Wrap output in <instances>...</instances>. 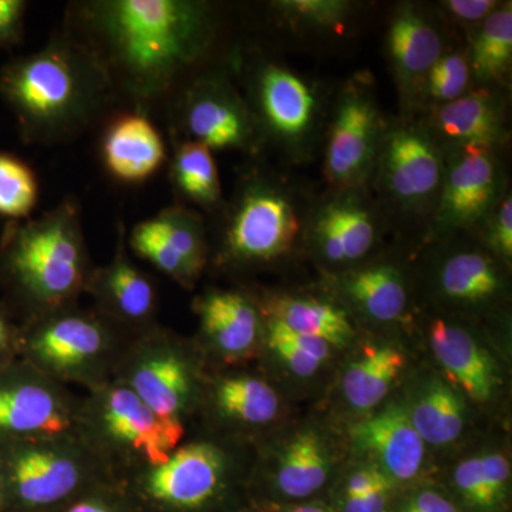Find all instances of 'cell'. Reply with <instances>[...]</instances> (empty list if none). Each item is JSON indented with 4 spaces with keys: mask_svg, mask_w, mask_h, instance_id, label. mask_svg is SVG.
I'll return each instance as SVG.
<instances>
[{
    "mask_svg": "<svg viewBox=\"0 0 512 512\" xmlns=\"http://www.w3.org/2000/svg\"><path fill=\"white\" fill-rule=\"evenodd\" d=\"M86 293L92 298L93 311L128 338L158 323L156 282L130 255L123 225L113 258L106 265L94 266Z\"/></svg>",
    "mask_w": 512,
    "mask_h": 512,
    "instance_id": "17",
    "label": "cell"
},
{
    "mask_svg": "<svg viewBox=\"0 0 512 512\" xmlns=\"http://www.w3.org/2000/svg\"><path fill=\"white\" fill-rule=\"evenodd\" d=\"M444 165L443 150L426 123L403 119L384 128L370 183L394 214L430 221L443 183Z\"/></svg>",
    "mask_w": 512,
    "mask_h": 512,
    "instance_id": "10",
    "label": "cell"
},
{
    "mask_svg": "<svg viewBox=\"0 0 512 512\" xmlns=\"http://www.w3.org/2000/svg\"><path fill=\"white\" fill-rule=\"evenodd\" d=\"M386 50L404 106L410 109L424 77L446 50L439 25L420 6L402 3L387 26Z\"/></svg>",
    "mask_w": 512,
    "mask_h": 512,
    "instance_id": "22",
    "label": "cell"
},
{
    "mask_svg": "<svg viewBox=\"0 0 512 512\" xmlns=\"http://www.w3.org/2000/svg\"><path fill=\"white\" fill-rule=\"evenodd\" d=\"M137 508L120 481H107L74 498L53 512H136Z\"/></svg>",
    "mask_w": 512,
    "mask_h": 512,
    "instance_id": "37",
    "label": "cell"
},
{
    "mask_svg": "<svg viewBox=\"0 0 512 512\" xmlns=\"http://www.w3.org/2000/svg\"><path fill=\"white\" fill-rule=\"evenodd\" d=\"M441 296L461 305H483L503 291V278L490 255L464 249L448 255L437 275Z\"/></svg>",
    "mask_w": 512,
    "mask_h": 512,
    "instance_id": "28",
    "label": "cell"
},
{
    "mask_svg": "<svg viewBox=\"0 0 512 512\" xmlns=\"http://www.w3.org/2000/svg\"><path fill=\"white\" fill-rule=\"evenodd\" d=\"M181 120L190 141L211 151H255L264 140L251 106L222 73L202 74L190 84Z\"/></svg>",
    "mask_w": 512,
    "mask_h": 512,
    "instance_id": "15",
    "label": "cell"
},
{
    "mask_svg": "<svg viewBox=\"0 0 512 512\" xmlns=\"http://www.w3.org/2000/svg\"><path fill=\"white\" fill-rule=\"evenodd\" d=\"M80 397L23 360L0 369V443L74 430Z\"/></svg>",
    "mask_w": 512,
    "mask_h": 512,
    "instance_id": "13",
    "label": "cell"
},
{
    "mask_svg": "<svg viewBox=\"0 0 512 512\" xmlns=\"http://www.w3.org/2000/svg\"><path fill=\"white\" fill-rule=\"evenodd\" d=\"M379 224L365 188L335 190L309 214L306 234L326 262L353 264L375 247Z\"/></svg>",
    "mask_w": 512,
    "mask_h": 512,
    "instance_id": "19",
    "label": "cell"
},
{
    "mask_svg": "<svg viewBox=\"0 0 512 512\" xmlns=\"http://www.w3.org/2000/svg\"><path fill=\"white\" fill-rule=\"evenodd\" d=\"M483 463L485 483L488 493L495 507L503 503L507 495L508 483H510L511 467L510 461L503 454L493 453L481 456Z\"/></svg>",
    "mask_w": 512,
    "mask_h": 512,
    "instance_id": "42",
    "label": "cell"
},
{
    "mask_svg": "<svg viewBox=\"0 0 512 512\" xmlns=\"http://www.w3.org/2000/svg\"><path fill=\"white\" fill-rule=\"evenodd\" d=\"M406 356L392 345H369L342 377L343 396L357 410H370L382 403L402 375Z\"/></svg>",
    "mask_w": 512,
    "mask_h": 512,
    "instance_id": "30",
    "label": "cell"
},
{
    "mask_svg": "<svg viewBox=\"0 0 512 512\" xmlns=\"http://www.w3.org/2000/svg\"><path fill=\"white\" fill-rule=\"evenodd\" d=\"M454 483L470 507L480 511L494 510L495 505L485 483L481 456L467 458L458 464L454 471Z\"/></svg>",
    "mask_w": 512,
    "mask_h": 512,
    "instance_id": "39",
    "label": "cell"
},
{
    "mask_svg": "<svg viewBox=\"0 0 512 512\" xmlns=\"http://www.w3.org/2000/svg\"><path fill=\"white\" fill-rule=\"evenodd\" d=\"M443 153V183L429 221L436 238L478 229L507 192V175L497 153L478 148Z\"/></svg>",
    "mask_w": 512,
    "mask_h": 512,
    "instance_id": "12",
    "label": "cell"
},
{
    "mask_svg": "<svg viewBox=\"0 0 512 512\" xmlns=\"http://www.w3.org/2000/svg\"><path fill=\"white\" fill-rule=\"evenodd\" d=\"M262 348L268 349L282 365L288 367L296 376H313L322 366L318 360L306 355L301 349L296 348L291 342L282 338L274 329L265 325L264 335H262Z\"/></svg>",
    "mask_w": 512,
    "mask_h": 512,
    "instance_id": "40",
    "label": "cell"
},
{
    "mask_svg": "<svg viewBox=\"0 0 512 512\" xmlns=\"http://www.w3.org/2000/svg\"><path fill=\"white\" fill-rule=\"evenodd\" d=\"M484 232V241L495 255L505 262L512 259V197L507 191L483 224L478 227Z\"/></svg>",
    "mask_w": 512,
    "mask_h": 512,
    "instance_id": "38",
    "label": "cell"
},
{
    "mask_svg": "<svg viewBox=\"0 0 512 512\" xmlns=\"http://www.w3.org/2000/svg\"><path fill=\"white\" fill-rule=\"evenodd\" d=\"M106 73L83 45L55 40L19 57L0 72V94L29 143H46L80 131L106 99Z\"/></svg>",
    "mask_w": 512,
    "mask_h": 512,
    "instance_id": "3",
    "label": "cell"
},
{
    "mask_svg": "<svg viewBox=\"0 0 512 512\" xmlns=\"http://www.w3.org/2000/svg\"><path fill=\"white\" fill-rule=\"evenodd\" d=\"M198 319L194 339L205 362L234 366L258 355L264 335V316L256 299L239 289H210L192 302Z\"/></svg>",
    "mask_w": 512,
    "mask_h": 512,
    "instance_id": "18",
    "label": "cell"
},
{
    "mask_svg": "<svg viewBox=\"0 0 512 512\" xmlns=\"http://www.w3.org/2000/svg\"><path fill=\"white\" fill-rule=\"evenodd\" d=\"M329 471V451L322 437L316 431L306 430L282 447L272 480L286 497L305 498L322 488Z\"/></svg>",
    "mask_w": 512,
    "mask_h": 512,
    "instance_id": "29",
    "label": "cell"
},
{
    "mask_svg": "<svg viewBox=\"0 0 512 512\" xmlns=\"http://www.w3.org/2000/svg\"><path fill=\"white\" fill-rule=\"evenodd\" d=\"M473 86L466 50H444L420 84L413 107L433 111L460 99Z\"/></svg>",
    "mask_w": 512,
    "mask_h": 512,
    "instance_id": "34",
    "label": "cell"
},
{
    "mask_svg": "<svg viewBox=\"0 0 512 512\" xmlns=\"http://www.w3.org/2000/svg\"><path fill=\"white\" fill-rule=\"evenodd\" d=\"M386 124L372 84L362 76L340 90L326 136L323 171L333 190L367 188Z\"/></svg>",
    "mask_w": 512,
    "mask_h": 512,
    "instance_id": "11",
    "label": "cell"
},
{
    "mask_svg": "<svg viewBox=\"0 0 512 512\" xmlns=\"http://www.w3.org/2000/svg\"><path fill=\"white\" fill-rule=\"evenodd\" d=\"M107 170L123 183H141L165 158L163 138L141 114H124L110 124L103 141Z\"/></svg>",
    "mask_w": 512,
    "mask_h": 512,
    "instance_id": "25",
    "label": "cell"
},
{
    "mask_svg": "<svg viewBox=\"0 0 512 512\" xmlns=\"http://www.w3.org/2000/svg\"><path fill=\"white\" fill-rule=\"evenodd\" d=\"M309 214L291 187L268 175H251L229 210L217 261L248 266L284 258L306 234Z\"/></svg>",
    "mask_w": 512,
    "mask_h": 512,
    "instance_id": "9",
    "label": "cell"
},
{
    "mask_svg": "<svg viewBox=\"0 0 512 512\" xmlns=\"http://www.w3.org/2000/svg\"><path fill=\"white\" fill-rule=\"evenodd\" d=\"M393 485H384L360 497H345L343 512H384Z\"/></svg>",
    "mask_w": 512,
    "mask_h": 512,
    "instance_id": "47",
    "label": "cell"
},
{
    "mask_svg": "<svg viewBox=\"0 0 512 512\" xmlns=\"http://www.w3.org/2000/svg\"><path fill=\"white\" fill-rule=\"evenodd\" d=\"M20 359V323L0 302V369Z\"/></svg>",
    "mask_w": 512,
    "mask_h": 512,
    "instance_id": "44",
    "label": "cell"
},
{
    "mask_svg": "<svg viewBox=\"0 0 512 512\" xmlns=\"http://www.w3.org/2000/svg\"><path fill=\"white\" fill-rule=\"evenodd\" d=\"M281 400L272 384L264 377L245 372L208 373L197 414L214 423L211 431L222 436L224 431L258 430L278 419ZM194 417V419H195Z\"/></svg>",
    "mask_w": 512,
    "mask_h": 512,
    "instance_id": "21",
    "label": "cell"
},
{
    "mask_svg": "<svg viewBox=\"0 0 512 512\" xmlns=\"http://www.w3.org/2000/svg\"><path fill=\"white\" fill-rule=\"evenodd\" d=\"M86 47L111 83L156 99L211 52L218 16L195 0H96L80 6Z\"/></svg>",
    "mask_w": 512,
    "mask_h": 512,
    "instance_id": "1",
    "label": "cell"
},
{
    "mask_svg": "<svg viewBox=\"0 0 512 512\" xmlns=\"http://www.w3.org/2000/svg\"><path fill=\"white\" fill-rule=\"evenodd\" d=\"M26 3L0 0V47L16 45L22 37Z\"/></svg>",
    "mask_w": 512,
    "mask_h": 512,
    "instance_id": "43",
    "label": "cell"
},
{
    "mask_svg": "<svg viewBox=\"0 0 512 512\" xmlns=\"http://www.w3.org/2000/svg\"><path fill=\"white\" fill-rule=\"evenodd\" d=\"M8 512H53L116 480L72 431L0 443Z\"/></svg>",
    "mask_w": 512,
    "mask_h": 512,
    "instance_id": "6",
    "label": "cell"
},
{
    "mask_svg": "<svg viewBox=\"0 0 512 512\" xmlns=\"http://www.w3.org/2000/svg\"><path fill=\"white\" fill-rule=\"evenodd\" d=\"M271 6L291 29L316 35L342 32L355 13L346 0H278Z\"/></svg>",
    "mask_w": 512,
    "mask_h": 512,
    "instance_id": "35",
    "label": "cell"
},
{
    "mask_svg": "<svg viewBox=\"0 0 512 512\" xmlns=\"http://www.w3.org/2000/svg\"><path fill=\"white\" fill-rule=\"evenodd\" d=\"M500 6L497 0H446L440 3L443 18L464 29L476 30ZM471 32V35H473Z\"/></svg>",
    "mask_w": 512,
    "mask_h": 512,
    "instance_id": "41",
    "label": "cell"
},
{
    "mask_svg": "<svg viewBox=\"0 0 512 512\" xmlns=\"http://www.w3.org/2000/svg\"><path fill=\"white\" fill-rule=\"evenodd\" d=\"M0 512H8V503H6L5 478H3L2 468H0Z\"/></svg>",
    "mask_w": 512,
    "mask_h": 512,
    "instance_id": "49",
    "label": "cell"
},
{
    "mask_svg": "<svg viewBox=\"0 0 512 512\" xmlns=\"http://www.w3.org/2000/svg\"><path fill=\"white\" fill-rule=\"evenodd\" d=\"M474 86H503L512 66V3L507 2L485 19L471 35L467 49Z\"/></svg>",
    "mask_w": 512,
    "mask_h": 512,
    "instance_id": "31",
    "label": "cell"
},
{
    "mask_svg": "<svg viewBox=\"0 0 512 512\" xmlns=\"http://www.w3.org/2000/svg\"><path fill=\"white\" fill-rule=\"evenodd\" d=\"M340 291L367 318L390 323L400 319L409 303L406 281L394 265L377 264L340 278Z\"/></svg>",
    "mask_w": 512,
    "mask_h": 512,
    "instance_id": "27",
    "label": "cell"
},
{
    "mask_svg": "<svg viewBox=\"0 0 512 512\" xmlns=\"http://www.w3.org/2000/svg\"><path fill=\"white\" fill-rule=\"evenodd\" d=\"M127 247L188 291L198 284L210 261L204 220L181 205L164 208L137 224L127 237Z\"/></svg>",
    "mask_w": 512,
    "mask_h": 512,
    "instance_id": "16",
    "label": "cell"
},
{
    "mask_svg": "<svg viewBox=\"0 0 512 512\" xmlns=\"http://www.w3.org/2000/svg\"><path fill=\"white\" fill-rule=\"evenodd\" d=\"M93 268L74 201L9 221L0 235L3 303L19 323L77 305Z\"/></svg>",
    "mask_w": 512,
    "mask_h": 512,
    "instance_id": "2",
    "label": "cell"
},
{
    "mask_svg": "<svg viewBox=\"0 0 512 512\" xmlns=\"http://www.w3.org/2000/svg\"><path fill=\"white\" fill-rule=\"evenodd\" d=\"M430 343L441 367L463 392L476 402L493 397L500 379L493 356L461 326L436 319L431 323Z\"/></svg>",
    "mask_w": 512,
    "mask_h": 512,
    "instance_id": "24",
    "label": "cell"
},
{
    "mask_svg": "<svg viewBox=\"0 0 512 512\" xmlns=\"http://www.w3.org/2000/svg\"><path fill=\"white\" fill-rule=\"evenodd\" d=\"M252 106L262 134L303 157L318 137L322 104L316 86L284 64L264 63L251 84Z\"/></svg>",
    "mask_w": 512,
    "mask_h": 512,
    "instance_id": "14",
    "label": "cell"
},
{
    "mask_svg": "<svg viewBox=\"0 0 512 512\" xmlns=\"http://www.w3.org/2000/svg\"><path fill=\"white\" fill-rule=\"evenodd\" d=\"M130 339L77 303L20 323V360L57 383L90 392L114 379Z\"/></svg>",
    "mask_w": 512,
    "mask_h": 512,
    "instance_id": "5",
    "label": "cell"
},
{
    "mask_svg": "<svg viewBox=\"0 0 512 512\" xmlns=\"http://www.w3.org/2000/svg\"><path fill=\"white\" fill-rule=\"evenodd\" d=\"M205 363L194 340L157 323L130 339L113 380L158 416L188 429L207 382Z\"/></svg>",
    "mask_w": 512,
    "mask_h": 512,
    "instance_id": "7",
    "label": "cell"
},
{
    "mask_svg": "<svg viewBox=\"0 0 512 512\" xmlns=\"http://www.w3.org/2000/svg\"><path fill=\"white\" fill-rule=\"evenodd\" d=\"M175 188L187 200L205 210L220 207L222 187L217 163L210 148L187 141L175 151L173 163Z\"/></svg>",
    "mask_w": 512,
    "mask_h": 512,
    "instance_id": "33",
    "label": "cell"
},
{
    "mask_svg": "<svg viewBox=\"0 0 512 512\" xmlns=\"http://www.w3.org/2000/svg\"><path fill=\"white\" fill-rule=\"evenodd\" d=\"M39 200V184L25 161L0 153V215L10 221L26 220Z\"/></svg>",
    "mask_w": 512,
    "mask_h": 512,
    "instance_id": "36",
    "label": "cell"
},
{
    "mask_svg": "<svg viewBox=\"0 0 512 512\" xmlns=\"http://www.w3.org/2000/svg\"><path fill=\"white\" fill-rule=\"evenodd\" d=\"M116 380L80 397L74 433L117 481L164 463L187 436Z\"/></svg>",
    "mask_w": 512,
    "mask_h": 512,
    "instance_id": "4",
    "label": "cell"
},
{
    "mask_svg": "<svg viewBox=\"0 0 512 512\" xmlns=\"http://www.w3.org/2000/svg\"><path fill=\"white\" fill-rule=\"evenodd\" d=\"M289 512H332L329 508L323 507V505L319 504H306L299 505V507L293 508V510Z\"/></svg>",
    "mask_w": 512,
    "mask_h": 512,
    "instance_id": "48",
    "label": "cell"
},
{
    "mask_svg": "<svg viewBox=\"0 0 512 512\" xmlns=\"http://www.w3.org/2000/svg\"><path fill=\"white\" fill-rule=\"evenodd\" d=\"M350 437L360 453L375 460L376 466L393 481H409L420 473L424 441L412 424L409 410L390 404L350 427Z\"/></svg>",
    "mask_w": 512,
    "mask_h": 512,
    "instance_id": "23",
    "label": "cell"
},
{
    "mask_svg": "<svg viewBox=\"0 0 512 512\" xmlns=\"http://www.w3.org/2000/svg\"><path fill=\"white\" fill-rule=\"evenodd\" d=\"M262 316L278 320L302 335L325 340L330 346L348 345L353 328L343 309L308 296L272 295L258 301Z\"/></svg>",
    "mask_w": 512,
    "mask_h": 512,
    "instance_id": "26",
    "label": "cell"
},
{
    "mask_svg": "<svg viewBox=\"0 0 512 512\" xmlns=\"http://www.w3.org/2000/svg\"><path fill=\"white\" fill-rule=\"evenodd\" d=\"M409 410L414 429L431 446H446L456 441L466 426L464 397L450 384L433 380L421 390Z\"/></svg>",
    "mask_w": 512,
    "mask_h": 512,
    "instance_id": "32",
    "label": "cell"
},
{
    "mask_svg": "<svg viewBox=\"0 0 512 512\" xmlns=\"http://www.w3.org/2000/svg\"><path fill=\"white\" fill-rule=\"evenodd\" d=\"M427 128L443 151L497 153L508 140L507 107L495 87L473 86L460 99L430 111Z\"/></svg>",
    "mask_w": 512,
    "mask_h": 512,
    "instance_id": "20",
    "label": "cell"
},
{
    "mask_svg": "<svg viewBox=\"0 0 512 512\" xmlns=\"http://www.w3.org/2000/svg\"><path fill=\"white\" fill-rule=\"evenodd\" d=\"M399 512H458L456 505L437 491L424 490L412 495Z\"/></svg>",
    "mask_w": 512,
    "mask_h": 512,
    "instance_id": "46",
    "label": "cell"
},
{
    "mask_svg": "<svg viewBox=\"0 0 512 512\" xmlns=\"http://www.w3.org/2000/svg\"><path fill=\"white\" fill-rule=\"evenodd\" d=\"M384 485H393V481L376 464H373V466L356 471L349 477L348 483H346L345 497H360V495L372 493Z\"/></svg>",
    "mask_w": 512,
    "mask_h": 512,
    "instance_id": "45",
    "label": "cell"
},
{
    "mask_svg": "<svg viewBox=\"0 0 512 512\" xmlns=\"http://www.w3.org/2000/svg\"><path fill=\"white\" fill-rule=\"evenodd\" d=\"M237 450L224 437L187 436L171 456L120 481L137 511L202 512L228 493L237 476Z\"/></svg>",
    "mask_w": 512,
    "mask_h": 512,
    "instance_id": "8",
    "label": "cell"
}]
</instances>
